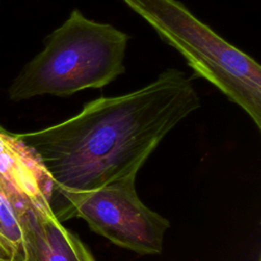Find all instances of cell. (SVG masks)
I'll return each mask as SVG.
<instances>
[{"instance_id":"obj_5","label":"cell","mask_w":261,"mask_h":261,"mask_svg":"<svg viewBox=\"0 0 261 261\" xmlns=\"http://www.w3.org/2000/svg\"><path fill=\"white\" fill-rule=\"evenodd\" d=\"M0 190L15 205L30 209L48 201L50 180L35 154L0 126Z\"/></svg>"},{"instance_id":"obj_8","label":"cell","mask_w":261,"mask_h":261,"mask_svg":"<svg viewBox=\"0 0 261 261\" xmlns=\"http://www.w3.org/2000/svg\"><path fill=\"white\" fill-rule=\"evenodd\" d=\"M258 261H261V259H260V258H259V259H258Z\"/></svg>"},{"instance_id":"obj_7","label":"cell","mask_w":261,"mask_h":261,"mask_svg":"<svg viewBox=\"0 0 261 261\" xmlns=\"http://www.w3.org/2000/svg\"><path fill=\"white\" fill-rule=\"evenodd\" d=\"M0 261H15L13 250L1 234H0Z\"/></svg>"},{"instance_id":"obj_3","label":"cell","mask_w":261,"mask_h":261,"mask_svg":"<svg viewBox=\"0 0 261 261\" xmlns=\"http://www.w3.org/2000/svg\"><path fill=\"white\" fill-rule=\"evenodd\" d=\"M174 48L197 77L215 86L261 129V66L178 0H121Z\"/></svg>"},{"instance_id":"obj_4","label":"cell","mask_w":261,"mask_h":261,"mask_svg":"<svg viewBox=\"0 0 261 261\" xmlns=\"http://www.w3.org/2000/svg\"><path fill=\"white\" fill-rule=\"evenodd\" d=\"M136 180L113 182L85 193L69 205L65 221L81 217L111 243L141 255L162 252L169 221L139 198Z\"/></svg>"},{"instance_id":"obj_1","label":"cell","mask_w":261,"mask_h":261,"mask_svg":"<svg viewBox=\"0 0 261 261\" xmlns=\"http://www.w3.org/2000/svg\"><path fill=\"white\" fill-rule=\"evenodd\" d=\"M201 106L186 73L167 68L134 92L89 101L74 116L15 134L50 180L48 203L60 221L79 196L136 176L163 138Z\"/></svg>"},{"instance_id":"obj_2","label":"cell","mask_w":261,"mask_h":261,"mask_svg":"<svg viewBox=\"0 0 261 261\" xmlns=\"http://www.w3.org/2000/svg\"><path fill=\"white\" fill-rule=\"evenodd\" d=\"M130 37L110 23L87 18L73 9L44 40V49L29 61L8 90L12 101L36 96L68 97L100 89L124 73Z\"/></svg>"},{"instance_id":"obj_6","label":"cell","mask_w":261,"mask_h":261,"mask_svg":"<svg viewBox=\"0 0 261 261\" xmlns=\"http://www.w3.org/2000/svg\"><path fill=\"white\" fill-rule=\"evenodd\" d=\"M36 261H96L81 239L53 214L48 201L33 207Z\"/></svg>"}]
</instances>
